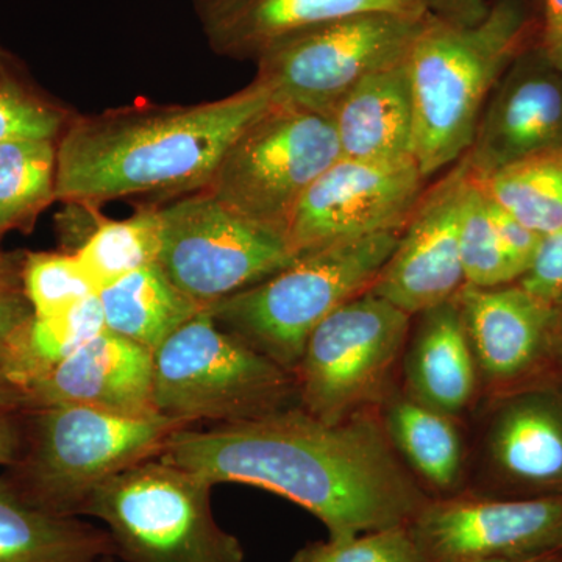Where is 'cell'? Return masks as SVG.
<instances>
[{
  "instance_id": "obj_1",
  "label": "cell",
  "mask_w": 562,
  "mask_h": 562,
  "mask_svg": "<svg viewBox=\"0 0 562 562\" xmlns=\"http://www.w3.org/2000/svg\"><path fill=\"white\" fill-rule=\"evenodd\" d=\"M160 458L213 486L279 494L317 517L328 539L405 527L431 498L395 453L380 408L330 424L297 405L239 424L181 428Z\"/></svg>"
},
{
  "instance_id": "obj_2",
  "label": "cell",
  "mask_w": 562,
  "mask_h": 562,
  "mask_svg": "<svg viewBox=\"0 0 562 562\" xmlns=\"http://www.w3.org/2000/svg\"><path fill=\"white\" fill-rule=\"evenodd\" d=\"M271 102L254 80L220 101L74 117L58 138L57 199L98 205L205 190L233 140Z\"/></svg>"
},
{
  "instance_id": "obj_3",
  "label": "cell",
  "mask_w": 562,
  "mask_h": 562,
  "mask_svg": "<svg viewBox=\"0 0 562 562\" xmlns=\"http://www.w3.org/2000/svg\"><path fill=\"white\" fill-rule=\"evenodd\" d=\"M530 25L519 0H498L472 27L447 24L430 14L406 58L413 158L425 179L468 154L492 90L527 49Z\"/></svg>"
},
{
  "instance_id": "obj_4",
  "label": "cell",
  "mask_w": 562,
  "mask_h": 562,
  "mask_svg": "<svg viewBox=\"0 0 562 562\" xmlns=\"http://www.w3.org/2000/svg\"><path fill=\"white\" fill-rule=\"evenodd\" d=\"M183 422L121 416L87 406L24 412V442L5 479L41 512L81 517L95 491L139 462L160 457Z\"/></svg>"
},
{
  "instance_id": "obj_5",
  "label": "cell",
  "mask_w": 562,
  "mask_h": 562,
  "mask_svg": "<svg viewBox=\"0 0 562 562\" xmlns=\"http://www.w3.org/2000/svg\"><path fill=\"white\" fill-rule=\"evenodd\" d=\"M401 233L303 251L281 271L206 308L224 330L294 373L317 325L371 291Z\"/></svg>"
},
{
  "instance_id": "obj_6",
  "label": "cell",
  "mask_w": 562,
  "mask_h": 562,
  "mask_svg": "<svg viewBox=\"0 0 562 562\" xmlns=\"http://www.w3.org/2000/svg\"><path fill=\"white\" fill-rule=\"evenodd\" d=\"M154 405L188 427L239 424L297 406V383L203 308L154 351Z\"/></svg>"
},
{
  "instance_id": "obj_7",
  "label": "cell",
  "mask_w": 562,
  "mask_h": 562,
  "mask_svg": "<svg viewBox=\"0 0 562 562\" xmlns=\"http://www.w3.org/2000/svg\"><path fill=\"white\" fill-rule=\"evenodd\" d=\"M213 484L150 458L92 494L83 516L102 522L124 562H246L211 505Z\"/></svg>"
},
{
  "instance_id": "obj_8",
  "label": "cell",
  "mask_w": 562,
  "mask_h": 562,
  "mask_svg": "<svg viewBox=\"0 0 562 562\" xmlns=\"http://www.w3.org/2000/svg\"><path fill=\"white\" fill-rule=\"evenodd\" d=\"M338 158L330 116L272 101L236 136L205 190L244 220L286 238L303 195Z\"/></svg>"
},
{
  "instance_id": "obj_9",
  "label": "cell",
  "mask_w": 562,
  "mask_h": 562,
  "mask_svg": "<svg viewBox=\"0 0 562 562\" xmlns=\"http://www.w3.org/2000/svg\"><path fill=\"white\" fill-rule=\"evenodd\" d=\"M428 20V13L373 11L310 29L261 54L255 81L273 102L331 117L362 80L406 61Z\"/></svg>"
},
{
  "instance_id": "obj_10",
  "label": "cell",
  "mask_w": 562,
  "mask_h": 562,
  "mask_svg": "<svg viewBox=\"0 0 562 562\" xmlns=\"http://www.w3.org/2000/svg\"><path fill=\"white\" fill-rule=\"evenodd\" d=\"M412 316L364 292L317 325L295 369L299 406L330 424L379 409L408 342Z\"/></svg>"
},
{
  "instance_id": "obj_11",
  "label": "cell",
  "mask_w": 562,
  "mask_h": 562,
  "mask_svg": "<svg viewBox=\"0 0 562 562\" xmlns=\"http://www.w3.org/2000/svg\"><path fill=\"white\" fill-rule=\"evenodd\" d=\"M158 214L157 265L203 306L260 283L295 258L284 236L244 220L206 190L190 192Z\"/></svg>"
},
{
  "instance_id": "obj_12",
  "label": "cell",
  "mask_w": 562,
  "mask_h": 562,
  "mask_svg": "<svg viewBox=\"0 0 562 562\" xmlns=\"http://www.w3.org/2000/svg\"><path fill=\"white\" fill-rule=\"evenodd\" d=\"M424 562L519 560L562 550V495L431 497L408 525Z\"/></svg>"
},
{
  "instance_id": "obj_13",
  "label": "cell",
  "mask_w": 562,
  "mask_h": 562,
  "mask_svg": "<svg viewBox=\"0 0 562 562\" xmlns=\"http://www.w3.org/2000/svg\"><path fill=\"white\" fill-rule=\"evenodd\" d=\"M414 160L360 161L339 157L314 181L292 214L286 241L292 254L327 244L402 232L425 194Z\"/></svg>"
},
{
  "instance_id": "obj_14",
  "label": "cell",
  "mask_w": 562,
  "mask_h": 562,
  "mask_svg": "<svg viewBox=\"0 0 562 562\" xmlns=\"http://www.w3.org/2000/svg\"><path fill=\"white\" fill-rule=\"evenodd\" d=\"M472 171L468 158L427 188L371 291L409 316L452 301L465 286L460 224Z\"/></svg>"
},
{
  "instance_id": "obj_15",
  "label": "cell",
  "mask_w": 562,
  "mask_h": 562,
  "mask_svg": "<svg viewBox=\"0 0 562 562\" xmlns=\"http://www.w3.org/2000/svg\"><path fill=\"white\" fill-rule=\"evenodd\" d=\"M457 299L480 379L494 397L554 379L553 303L517 283L464 286Z\"/></svg>"
},
{
  "instance_id": "obj_16",
  "label": "cell",
  "mask_w": 562,
  "mask_h": 562,
  "mask_svg": "<svg viewBox=\"0 0 562 562\" xmlns=\"http://www.w3.org/2000/svg\"><path fill=\"white\" fill-rule=\"evenodd\" d=\"M557 149H562V72L541 47H527L492 90L464 157L473 177L486 179Z\"/></svg>"
},
{
  "instance_id": "obj_17",
  "label": "cell",
  "mask_w": 562,
  "mask_h": 562,
  "mask_svg": "<svg viewBox=\"0 0 562 562\" xmlns=\"http://www.w3.org/2000/svg\"><path fill=\"white\" fill-rule=\"evenodd\" d=\"M497 497L562 495V380L494 397L483 441Z\"/></svg>"
},
{
  "instance_id": "obj_18",
  "label": "cell",
  "mask_w": 562,
  "mask_h": 562,
  "mask_svg": "<svg viewBox=\"0 0 562 562\" xmlns=\"http://www.w3.org/2000/svg\"><path fill=\"white\" fill-rule=\"evenodd\" d=\"M63 405L131 417L158 414L154 351L105 328L25 387L24 412Z\"/></svg>"
},
{
  "instance_id": "obj_19",
  "label": "cell",
  "mask_w": 562,
  "mask_h": 562,
  "mask_svg": "<svg viewBox=\"0 0 562 562\" xmlns=\"http://www.w3.org/2000/svg\"><path fill=\"white\" fill-rule=\"evenodd\" d=\"M373 11L427 13L425 0H202L201 5L213 50L255 60L297 33Z\"/></svg>"
},
{
  "instance_id": "obj_20",
  "label": "cell",
  "mask_w": 562,
  "mask_h": 562,
  "mask_svg": "<svg viewBox=\"0 0 562 562\" xmlns=\"http://www.w3.org/2000/svg\"><path fill=\"white\" fill-rule=\"evenodd\" d=\"M405 347V387L414 401L460 419L482 386L458 299L417 314Z\"/></svg>"
},
{
  "instance_id": "obj_21",
  "label": "cell",
  "mask_w": 562,
  "mask_h": 562,
  "mask_svg": "<svg viewBox=\"0 0 562 562\" xmlns=\"http://www.w3.org/2000/svg\"><path fill=\"white\" fill-rule=\"evenodd\" d=\"M339 157L397 162L414 160V109L406 61L361 81L331 113Z\"/></svg>"
},
{
  "instance_id": "obj_22",
  "label": "cell",
  "mask_w": 562,
  "mask_h": 562,
  "mask_svg": "<svg viewBox=\"0 0 562 562\" xmlns=\"http://www.w3.org/2000/svg\"><path fill=\"white\" fill-rule=\"evenodd\" d=\"M380 416L395 453L422 486L438 492L435 497L461 492L465 449L460 419L414 401L405 392L387 395Z\"/></svg>"
},
{
  "instance_id": "obj_23",
  "label": "cell",
  "mask_w": 562,
  "mask_h": 562,
  "mask_svg": "<svg viewBox=\"0 0 562 562\" xmlns=\"http://www.w3.org/2000/svg\"><path fill=\"white\" fill-rule=\"evenodd\" d=\"M113 558L116 552L105 528L33 508L0 479V562H109Z\"/></svg>"
},
{
  "instance_id": "obj_24",
  "label": "cell",
  "mask_w": 562,
  "mask_h": 562,
  "mask_svg": "<svg viewBox=\"0 0 562 562\" xmlns=\"http://www.w3.org/2000/svg\"><path fill=\"white\" fill-rule=\"evenodd\" d=\"M98 295L106 330L151 351L206 308L180 291L157 262L122 277Z\"/></svg>"
},
{
  "instance_id": "obj_25",
  "label": "cell",
  "mask_w": 562,
  "mask_h": 562,
  "mask_svg": "<svg viewBox=\"0 0 562 562\" xmlns=\"http://www.w3.org/2000/svg\"><path fill=\"white\" fill-rule=\"evenodd\" d=\"M103 330L102 305L94 294L55 316H33L0 358V364L25 391Z\"/></svg>"
},
{
  "instance_id": "obj_26",
  "label": "cell",
  "mask_w": 562,
  "mask_h": 562,
  "mask_svg": "<svg viewBox=\"0 0 562 562\" xmlns=\"http://www.w3.org/2000/svg\"><path fill=\"white\" fill-rule=\"evenodd\" d=\"M476 181L492 202L538 235L562 227V149L532 155Z\"/></svg>"
},
{
  "instance_id": "obj_27",
  "label": "cell",
  "mask_w": 562,
  "mask_h": 562,
  "mask_svg": "<svg viewBox=\"0 0 562 562\" xmlns=\"http://www.w3.org/2000/svg\"><path fill=\"white\" fill-rule=\"evenodd\" d=\"M58 140L0 143V228H24L57 199Z\"/></svg>"
},
{
  "instance_id": "obj_28",
  "label": "cell",
  "mask_w": 562,
  "mask_h": 562,
  "mask_svg": "<svg viewBox=\"0 0 562 562\" xmlns=\"http://www.w3.org/2000/svg\"><path fill=\"white\" fill-rule=\"evenodd\" d=\"M161 247L158 210L146 209L122 221L99 222L76 251L95 290L155 265Z\"/></svg>"
},
{
  "instance_id": "obj_29",
  "label": "cell",
  "mask_w": 562,
  "mask_h": 562,
  "mask_svg": "<svg viewBox=\"0 0 562 562\" xmlns=\"http://www.w3.org/2000/svg\"><path fill=\"white\" fill-rule=\"evenodd\" d=\"M69 121V111L41 90L22 63L0 46V143L58 139Z\"/></svg>"
},
{
  "instance_id": "obj_30",
  "label": "cell",
  "mask_w": 562,
  "mask_h": 562,
  "mask_svg": "<svg viewBox=\"0 0 562 562\" xmlns=\"http://www.w3.org/2000/svg\"><path fill=\"white\" fill-rule=\"evenodd\" d=\"M460 257L465 286H505L517 283L525 273L495 231L487 195L473 173L462 205Z\"/></svg>"
},
{
  "instance_id": "obj_31",
  "label": "cell",
  "mask_w": 562,
  "mask_h": 562,
  "mask_svg": "<svg viewBox=\"0 0 562 562\" xmlns=\"http://www.w3.org/2000/svg\"><path fill=\"white\" fill-rule=\"evenodd\" d=\"M21 279L36 317L55 316L98 294L83 266L69 251L25 255Z\"/></svg>"
},
{
  "instance_id": "obj_32",
  "label": "cell",
  "mask_w": 562,
  "mask_h": 562,
  "mask_svg": "<svg viewBox=\"0 0 562 562\" xmlns=\"http://www.w3.org/2000/svg\"><path fill=\"white\" fill-rule=\"evenodd\" d=\"M290 562H424L408 525L306 543Z\"/></svg>"
},
{
  "instance_id": "obj_33",
  "label": "cell",
  "mask_w": 562,
  "mask_h": 562,
  "mask_svg": "<svg viewBox=\"0 0 562 562\" xmlns=\"http://www.w3.org/2000/svg\"><path fill=\"white\" fill-rule=\"evenodd\" d=\"M517 284L554 303L562 297V227L542 236L538 250Z\"/></svg>"
},
{
  "instance_id": "obj_34",
  "label": "cell",
  "mask_w": 562,
  "mask_h": 562,
  "mask_svg": "<svg viewBox=\"0 0 562 562\" xmlns=\"http://www.w3.org/2000/svg\"><path fill=\"white\" fill-rule=\"evenodd\" d=\"M487 202H490L492 224L501 236L502 243L505 244L506 250L527 271L542 236L525 227L522 222L517 221L513 214L492 202L490 198Z\"/></svg>"
},
{
  "instance_id": "obj_35",
  "label": "cell",
  "mask_w": 562,
  "mask_h": 562,
  "mask_svg": "<svg viewBox=\"0 0 562 562\" xmlns=\"http://www.w3.org/2000/svg\"><path fill=\"white\" fill-rule=\"evenodd\" d=\"M32 317L33 308L24 291L0 292V358Z\"/></svg>"
},
{
  "instance_id": "obj_36",
  "label": "cell",
  "mask_w": 562,
  "mask_h": 562,
  "mask_svg": "<svg viewBox=\"0 0 562 562\" xmlns=\"http://www.w3.org/2000/svg\"><path fill=\"white\" fill-rule=\"evenodd\" d=\"M425 9L436 20L447 24L472 27L490 14L486 0H425Z\"/></svg>"
},
{
  "instance_id": "obj_37",
  "label": "cell",
  "mask_w": 562,
  "mask_h": 562,
  "mask_svg": "<svg viewBox=\"0 0 562 562\" xmlns=\"http://www.w3.org/2000/svg\"><path fill=\"white\" fill-rule=\"evenodd\" d=\"M539 47L562 72V0H543V25Z\"/></svg>"
},
{
  "instance_id": "obj_38",
  "label": "cell",
  "mask_w": 562,
  "mask_h": 562,
  "mask_svg": "<svg viewBox=\"0 0 562 562\" xmlns=\"http://www.w3.org/2000/svg\"><path fill=\"white\" fill-rule=\"evenodd\" d=\"M24 442V412L0 413V469L20 457Z\"/></svg>"
},
{
  "instance_id": "obj_39",
  "label": "cell",
  "mask_w": 562,
  "mask_h": 562,
  "mask_svg": "<svg viewBox=\"0 0 562 562\" xmlns=\"http://www.w3.org/2000/svg\"><path fill=\"white\" fill-rule=\"evenodd\" d=\"M25 391L7 373L0 364V413L24 412Z\"/></svg>"
},
{
  "instance_id": "obj_40",
  "label": "cell",
  "mask_w": 562,
  "mask_h": 562,
  "mask_svg": "<svg viewBox=\"0 0 562 562\" xmlns=\"http://www.w3.org/2000/svg\"><path fill=\"white\" fill-rule=\"evenodd\" d=\"M22 261L0 251V292L22 290Z\"/></svg>"
},
{
  "instance_id": "obj_41",
  "label": "cell",
  "mask_w": 562,
  "mask_h": 562,
  "mask_svg": "<svg viewBox=\"0 0 562 562\" xmlns=\"http://www.w3.org/2000/svg\"><path fill=\"white\" fill-rule=\"evenodd\" d=\"M553 306V373L554 379L562 380V297Z\"/></svg>"
},
{
  "instance_id": "obj_42",
  "label": "cell",
  "mask_w": 562,
  "mask_h": 562,
  "mask_svg": "<svg viewBox=\"0 0 562 562\" xmlns=\"http://www.w3.org/2000/svg\"><path fill=\"white\" fill-rule=\"evenodd\" d=\"M486 562H562V550H558V552L536 554V557L519 558V560H498Z\"/></svg>"
},
{
  "instance_id": "obj_43",
  "label": "cell",
  "mask_w": 562,
  "mask_h": 562,
  "mask_svg": "<svg viewBox=\"0 0 562 562\" xmlns=\"http://www.w3.org/2000/svg\"><path fill=\"white\" fill-rule=\"evenodd\" d=\"M109 562H117V558H113V560H110Z\"/></svg>"
},
{
  "instance_id": "obj_44",
  "label": "cell",
  "mask_w": 562,
  "mask_h": 562,
  "mask_svg": "<svg viewBox=\"0 0 562 562\" xmlns=\"http://www.w3.org/2000/svg\"><path fill=\"white\" fill-rule=\"evenodd\" d=\"M2 235H3V232H2V228H0V236H2Z\"/></svg>"
}]
</instances>
